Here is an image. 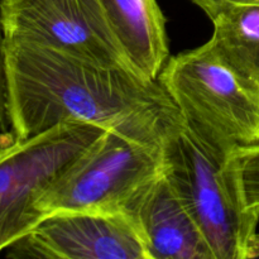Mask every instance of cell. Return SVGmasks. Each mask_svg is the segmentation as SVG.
<instances>
[{
  "instance_id": "cell-1",
  "label": "cell",
  "mask_w": 259,
  "mask_h": 259,
  "mask_svg": "<svg viewBox=\"0 0 259 259\" xmlns=\"http://www.w3.org/2000/svg\"><path fill=\"white\" fill-rule=\"evenodd\" d=\"M12 133L27 139L66 121L162 147L185 123L159 81L45 46L7 40Z\"/></svg>"
},
{
  "instance_id": "cell-2",
  "label": "cell",
  "mask_w": 259,
  "mask_h": 259,
  "mask_svg": "<svg viewBox=\"0 0 259 259\" xmlns=\"http://www.w3.org/2000/svg\"><path fill=\"white\" fill-rule=\"evenodd\" d=\"M187 125L229 156L259 143V93L224 60L210 39L171 56L158 77Z\"/></svg>"
},
{
  "instance_id": "cell-3",
  "label": "cell",
  "mask_w": 259,
  "mask_h": 259,
  "mask_svg": "<svg viewBox=\"0 0 259 259\" xmlns=\"http://www.w3.org/2000/svg\"><path fill=\"white\" fill-rule=\"evenodd\" d=\"M164 175L206 238L214 259H247L259 218L248 211L228 156L185 121L163 144Z\"/></svg>"
},
{
  "instance_id": "cell-4",
  "label": "cell",
  "mask_w": 259,
  "mask_h": 259,
  "mask_svg": "<svg viewBox=\"0 0 259 259\" xmlns=\"http://www.w3.org/2000/svg\"><path fill=\"white\" fill-rule=\"evenodd\" d=\"M164 169L163 146L105 131L48 186L38 202L42 218L60 211L124 214L139 191Z\"/></svg>"
},
{
  "instance_id": "cell-5",
  "label": "cell",
  "mask_w": 259,
  "mask_h": 259,
  "mask_svg": "<svg viewBox=\"0 0 259 259\" xmlns=\"http://www.w3.org/2000/svg\"><path fill=\"white\" fill-rule=\"evenodd\" d=\"M104 132L94 124L66 121L0 149V252L42 222V195Z\"/></svg>"
},
{
  "instance_id": "cell-6",
  "label": "cell",
  "mask_w": 259,
  "mask_h": 259,
  "mask_svg": "<svg viewBox=\"0 0 259 259\" xmlns=\"http://www.w3.org/2000/svg\"><path fill=\"white\" fill-rule=\"evenodd\" d=\"M0 13L7 40L45 46L132 70L106 23L100 0H0Z\"/></svg>"
},
{
  "instance_id": "cell-7",
  "label": "cell",
  "mask_w": 259,
  "mask_h": 259,
  "mask_svg": "<svg viewBox=\"0 0 259 259\" xmlns=\"http://www.w3.org/2000/svg\"><path fill=\"white\" fill-rule=\"evenodd\" d=\"M8 249L12 258L149 259L128 217L105 212L51 214Z\"/></svg>"
},
{
  "instance_id": "cell-8",
  "label": "cell",
  "mask_w": 259,
  "mask_h": 259,
  "mask_svg": "<svg viewBox=\"0 0 259 259\" xmlns=\"http://www.w3.org/2000/svg\"><path fill=\"white\" fill-rule=\"evenodd\" d=\"M124 215L136 227L149 259H214L164 169L137 194Z\"/></svg>"
},
{
  "instance_id": "cell-9",
  "label": "cell",
  "mask_w": 259,
  "mask_h": 259,
  "mask_svg": "<svg viewBox=\"0 0 259 259\" xmlns=\"http://www.w3.org/2000/svg\"><path fill=\"white\" fill-rule=\"evenodd\" d=\"M100 5L132 70L158 81L171 56L166 19L157 0H100Z\"/></svg>"
},
{
  "instance_id": "cell-10",
  "label": "cell",
  "mask_w": 259,
  "mask_h": 259,
  "mask_svg": "<svg viewBox=\"0 0 259 259\" xmlns=\"http://www.w3.org/2000/svg\"><path fill=\"white\" fill-rule=\"evenodd\" d=\"M210 42L223 60L259 93V4L227 5L207 14Z\"/></svg>"
},
{
  "instance_id": "cell-11",
  "label": "cell",
  "mask_w": 259,
  "mask_h": 259,
  "mask_svg": "<svg viewBox=\"0 0 259 259\" xmlns=\"http://www.w3.org/2000/svg\"><path fill=\"white\" fill-rule=\"evenodd\" d=\"M227 164L245 209L259 218V143L233 151Z\"/></svg>"
},
{
  "instance_id": "cell-12",
  "label": "cell",
  "mask_w": 259,
  "mask_h": 259,
  "mask_svg": "<svg viewBox=\"0 0 259 259\" xmlns=\"http://www.w3.org/2000/svg\"><path fill=\"white\" fill-rule=\"evenodd\" d=\"M0 132L12 133L9 115V89H8L7 37L3 27L2 13H0Z\"/></svg>"
},
{
  "instance_id": "cell-13",
  "label": "cell",
  "mask_w": 259,
  "mask_h": 259,
  "mask_svg": "<svg viewBox=\"0 0 259 259\" xmlns=\"http://www.w3.org/2000/svg\"><path fill=\"white\" fill-rule=\"evenodd\" d=\"M195 5L202 9L205 14H210L214 10L220 9L227 5H239V4H259V0H190Z\"/></svg>"
},
{
  "instance_id": "cell-14",
  "label": "cell",
  "mask_w": 259,
  "mask_h": 259,
  "mask_svg": "<svg viewBox=\"0 0 259 259\" xmlns=\"http://www.w3.org/2000/svg\"><path fill=\"white\" fill-rule=\"evenodd\" d=\"M259 258V234L254 233L248 243L247 249V259H255Z\"/></svg>"
},
{
  "instance_id": "cell-15",
  "label": "cell",
  "mask_w": 259,
  "mask_h": 259,
  "mask_svg": "<svg viewBox=\"0 0 259 259\" xmlns=\"http://www.w3.org/2000/svg\"><path fill=\"white\" fill-rule=\"evenodd\" d=\"M14 141L15 138L14 136H13V133H2V132H0V149L12 144Z\"/></svg>"
}]
</instances>
